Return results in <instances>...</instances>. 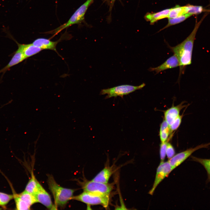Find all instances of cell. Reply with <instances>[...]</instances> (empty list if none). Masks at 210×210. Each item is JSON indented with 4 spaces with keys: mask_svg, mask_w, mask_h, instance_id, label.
Instances as JSON below:
<instances>
[{
    "mask_svg": "<svg viewBox=\"0 0 210 210\" xmlns=\"http://www.w3.org/2000/svg\"><path fill=\"white\" fill-rule=\"evenodd\" d=\"M207 14L205 13L198 22H197V18H196L193 30L183 41L174 46H168L178 60L179 66L178 80L181 75L184 74L186 66L192 63V52L196 35L200 25Z\"/></svg>",
    "mask_w": 210,
    "mask_h": 210,
    "instance_id": "6da1fadb",
    "label": "cell"
},
{
    "mask_svg": "<svg viewBox=\"0 0 210 210\" xmlns=\"http://www.w3.org/2000/svg\"><path fill=\"white\" fill-rule=\"evenodd\" d=\"M48 177L47 183L54 199L55 205L56 207H64L69 200H71L75 190L60 186L52 175H48Z\"/></svg>",
    "mask_w": 210,
    "mask_h": 210,
    "instance_id": "7a4b0ae2",
    "label": "cell"
},
{
    "mask_svg": "<svg viewBox=\"0 0 210 210\" xmlns=\"http://www.w3.org/2000/svg\"><path fill=\"white\" fill-rule=\"evenodd\" d=\"M71 200L78 201L88 205H100L106 208L108 206L109 195L84 191L73 196Z\"/></svg>",
    "mask_w": 210,
    "mask_h": 210,
    "instance_id": "3957f363",
    "label": "cell"
},
{
    "mask_svg": "<svg viewBox=\"0 0 210 210\" xmlns=\"http://www.w3.org/2000/svg\"><path fill=\"white\" fill-rule=\"evenodd\" d=\"M94 0H87L74 13L68 20L50 32L52 34H56L62 30L75 24L81 23L84 20L86 11Z\"/></svg>",
    "mask_w": 210,
    "mask_h": 210,
    "instance_id": "277c9868",
    "label": "cell"
},
{
    "mask_svg": "<svg viewBox=\"0 0 210 210\" xmlns=\"http://www.w3.org/2000/svg\"><path fill=\"white\" fill-rule=\"evenodd\" d=\"M146 85L143 83L138 86H134L129 85H120L112 88L104 89L101 90L100 94L107 95L105 99H108L112 97L120 96L123 97L124 95H127L136 90L141 89Z\"/></svg>",
    "mask_w": 210,
    "mask_h": 210,
    "instance_id": "5b68a950",
    "label": "cell"
},
{
    "mask_svg": "<svg viewBox=\"0 0 210 210\" xmlns=\"http://www.w3.org/2000/svg\"><path fill=\"white\" fill-rule=\"evenodd\" d=\"M13 195L17 210H30L33 204L37 202L33 195L25 190L20 193Z\"/></svg>",
    "mask_w": 210,
    "mask_h": 210,
    "instance_id": "8992f818",
    "label": "cell"
},
{
    "mask_svg": "<svg viewBox=\"0 0 210 210\" xmlns=\"http://www.w3.org/2000/svg\"><path fill=\"white\" fill-rule=\"evenodd\" d=\"M210 146V142L201 144L180 152L173 156L168 161L173 170L180 165L196 151L204 148H207Z\"/></svg>",
    "mask_w": 210,
    "mask_h": 210,
    "instance_id": "52a82bcc",
    "label": "cell"
},
{
    "mask_svg": "<svg viewBox=\"0 0 210 210\" xmlns=\"http://www.w3.org/2000/svg\"><path fill=\"white\" fill-rule=\"evenodd\" d=\"M84 191L109 195L113 189L111 185L91 181H86L82 183Z\"/></svg>",
    "mask_w": 210,
    "mask_h": 210,
    "instance_id": "ba28073f",
    "label": "cell"
},
{
    "mask_svg": "<svg viewBox=\"0 0 210 210\" xmlns=\"http://www.w3.org/2000/svg\"><path fill=\"white\" fill-rule=\"evenodd\" d=\"M168 161L164 162L161 161L157 168L156 174L154 183L148 193L152 195L158 185L164 178L167 177L173 170Z\"/></svg>",
    "mask_w": 210,
    "mask_h": 210,
    "instance_id": "9c48e42d",
    "label": "cell"
},
{
    "mask_svg": "<svg viewBox=\"0 0 210 210\" xmlns=\"http://www.w3.org/2000/svg\"><path fill=\"white\" fill-rule=\"evenodd\" d=\"M37 203H40L49 209H56L57 207L52 203L50 195L40 183L34 194Z\"/></svg>",
    "mask_w": 210,
    "mask_h": 210,
    "instance_id": "30bf717a",
    "label": "cell"
},
{
    "mask_svg": "<svg viewBox=\"0 0 210 210\" xmlns=\"http://www.w3.org/2000/svg\"><path fill=\"white\" fill-rule=\"evenodd\" d=\"M179 66L178 59L176 55L174 54L161 65L155 67H150L148 69V70L150 71H154L157 74L164 70Z\"/></svg>",
    "mask_w": 210,
    "mask_h": 210,
    "instance_id": "8fae6325",
    "label": "cell"
},
{
    "mask_svg": "<svg viewBox=\"0 0 210 210\" xmlns=\"http://www.w3.org/2000/svg\"><path fill=\"white\" fill-rule=\"evenodd\" d=\"M184 102H183L177 106H172L164 111V120L167 123L169 126L179 115L181 110L186 106V105L184 104Z\"/></svg>",
    "mask_w": 210,
    "mask_h": 210,
    "instance_id": "7c38bea8",
    "label": "cell"
},
{
    "mask_svg": "<svg viewBox=\"0 0 210 210\" xmlns=\"http://www.w3.org/2000/svg\"><path fill=\"white\" fill-rule=\"evenodd\" d=\"M62 37L57 41H54L49 39L43 38H40L34 40L32 43L42 50H54L57 53L56 50V46L59 42L62 39Z\"/></svg>",
    "mask_w": 210,
    "mask_h": 210,
    "instance_id": "4fadbf2b",
    "label": "cell"
},
{
    "mask_svg": "<svg viewBox=\"0 0 210 210\" xmlns=\"http://www.w3.org/2000/svg\"><path fill=\"white\" fill-rule=\"evenodd\" d=\"M26 59L23 53L20 48L14 52L11 59L8 64L0 70V74L3 73L4 75L11 67L22 62Z\"/></svg>",
    "mask_w": 210,
    "mask_h": 210,
    "instance_id": "5bb4252c",
    "label": "cell"
},
{
    "mask_svg": "<svg viewBox=\"0 0 210 210\" xmlns=\"http://www.w3.org/2000/svg\"><path fill=\"white\" fill-rule=\"evenodd\" d=\"M15 41L18 47L22 50L26 59L36 54L42 50L41 48L35 46L32 43L20 44Z\"/></svg>",
    "mask_w": 210,
    "mask_h": 210,
    "instance_id": "9a60e30c",
    "label": "cell"
},
{
    "mask_svg": "<svg viewBox=\"0 0 210 210\" xmlns=\"http://www.w3.org/2000/svg\"><path fill=\"white\" fill-rule=\"evenodd\" d=\"M171 8L167 9L155 13H147L144 16L145 20L152 24L160 20L168 18Z\"/></svg>",
    "mask_w": 210,
    "mask_h": 210,
    "instance_id": "2e32d148",
    "label": "cell"
},
{
    "mask_svg": "<svg viewBox=\"0 0 210 210\" xmlns=\"http://www.w3.org/2000/svg\"><path fill=\"white\" fill-rule=\"evenodd\" d=\"M113 172L112 168L105 167L99 172L92 180L104 183H108Z\"/></svg>",
    "mask_w": 210,
    "mask_h": 210,
    "instance_id": "e0dca14e",
    "label": "cell"
},
{
    "mask_svg": "<svg viewBox=\"0 0 210 210\" xmlns=\"http://www.w3.org/2000/svg\"><path fill=\"white\" fill-rule=\"evenodd\" d=\"M39 184L32 172L31 176L26 186L25 190L34 195L38 189Z\"/></svg>",
    "mask_w": 210,
    "mask_h": 210,
    "instance_id": "ac0fdd59",
    "label": "cell"
},
{
    "mask_svg": "<svg viewBox=\"0 0 210 210\" xmlns=\"http://www.w3.org/2000/svg\"><path fill=\"white\" fill-rule=\"evenodd\" d=\"M170 135V129L169 124L164 120L161 123L159 132V136L161 142L168 141V138Z\"/></svg>",
    "mask_w": 210,
    "mask_h": 210,
    "instance_id": "d6986e66",
    "label": "cell"
},
{
    "mask_svg": "<svg viewBox=\"0 0 210 210\" xmlns=\"http://www.w3.org/2000/svg\"><path fill=\"white\" fill-rule=\"evenodd\" d=\"M192 15V14L187 13L175 18H168V23L159 31L172 26L180 23Z\"/></svg>",
    "mask_w": 210,
    "mask_h": 210,
    "instance_id": "ffe728a7",
    "label": "cell"
},
{
    "mask_svg": "<svg viewBox=\"0 0 210 210\" xmlns=\"http://www.w3.org/2000/svg\"><path fill=\"white\" fill-rule=\"evenodd\" d=\"M186 13L185 6H181L178 5L171 8L168 18H174Z\"/></svg>",
    "mask_w": 210,
    "mask_h": 210,
    "instance_id": "44dd1931",
    "label": "cell"
},
{
    "mask_svg": "<svg viewBox=\"0 0 210 210\" xmlns=\"http://www.w3.org/2000/svg\"><path fill=\"white\" fill-rule=\"evenodd\" d=\"M185 7L186 13H190L192 15L200 14L205 10L201 6L189 4L185 6Z\"/></svg>",
    "mask_w": 210,
    "mask_h": 210,
    "instance_id": "7402d4cb",
    "label": "cell"
},
{
    "mask_svg": "<svg viewBox=\"0 0 210 210\" xmlns=\"http://www.w3.org/2000/svg\"><path fill=\"white\" fill-rule=\"evenodd\" d=\"M193 160L197 162L202 165L210 177V159H203L192 157Z\"/></svg>",
    "mask_w": 210,
    "mask_h": 210,
    "instance_id": "603a6c76",
    "label": "cell"
},
{
    "mask_svg": "<svg viewBox=\"0 0 210 210\" xmlns=\"http://www.w3.org/2000/svg\"><path fill=\"white\" fill-rule=\"evenodd\" d=\"M13 198V195L8 194L0 192V206L2 207H5Z\"/></svg>",
    "mask_w": 210,
    "mask_h": 210,
    "instance_id": "cb8c5ba5",
    "label": "cell"
},
{
    "mask_svg": "<svg viewBox=\"0 0 210 210\" xmlns=\"http://www.w3.org/2000/svg\"><path fill=\"white\" fill-rule=\"evenodd\" d=\"M182 117V115H179L169 126L170 135L179 127L181 123Z\"/></svg>",
    "mask_w": 210,
    "mask_h": 210,
    "instance_id": "d4e9b609",
    "label": "cell"
},
{
    "mask_svg": "<svg viewBox=\"0 0 210 210\" xmlns=\"http://www.w3.org/2000/svg\"><path fill=\"white\" fill-rule=\"evenodd\" d=\"M167 141L164 142H161L160 146V157L161 161H164L166 155V150L167 142Z\"/></svg>",
    "mask_w": 210,
    "mask_h": 210,
    "instance_id": "484cf974",
    "label": "cell"
},
{
    "mask_svg": "<svg viewBox=\"0 0 210 210\" xmlns=\"http://www.w3.org/2000/svg\"><path fill=\"white\" fill-rule=\"evenodd\" d=\"M175 150L173 146L170 143L167 142L166 155L169 159L175 155Z\"/></svg>",
    "mask_w": 210,
    "mask_h": 210,
    "instance_id": "4316f807",
    "label": "cell"
},
{
    "mask_svg": "<svg viewBox=\"0 0 210 210\" xmlns=\"http://www.w3.org/2000/svg\"><path fill=\"white\" fill-rule=\"evenodd\" d=\"M116 0H111L109 5V11L110 12H111L114 3Z\"/></svg>",
    "mask_w": 210,
    "mask_h": 210,
    "instance_id": "83f0119b",
    "label": "cell"
},
{
    "mask_svg": "<svg viewBox=\"0 0 210 210\" xmlns=\"http://www.w3.org/2000/svg\"><path fill=\"white\" fill-rule=\"evenodd\" d=\"M105 0L106 1H107V2L108 3H109V1H110L109 0Z\"/></svg>",
    "mask_w": 210,
    "mask_h": 210,
    "instance_id": "f1b7e54d",
    "label": "cell"
}]
</instances>
